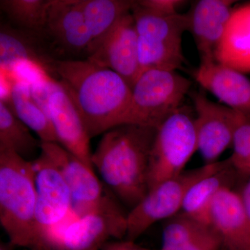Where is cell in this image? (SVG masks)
<instances>
[{"mask_svg":"<svg viewBox=\"0 0 250 250\" xmlns=\"http://www.w3.org/2000/svg\"><path fill=\"white\" fill-rule=\"evenodd\" d=\"M47 75L70 95L90 139L124 125L131 88L116 72L88 59L54 60Z\"/></svg>","mask_w":250,"mask_h":250,"instance_id":"obj_1","label":"cell"},{"mask_svg":"<svg viewBox=\"0 0 250 250\" xmlns=\"http://www.w3.org/2000/svg\"><path fill=\"white\" fill-rule=\"evenodd\" d=\"M156 130L120 125L103 134L92 154L94 168L115 197L131 209L149 191V156Z\"/></svg>","mask_w":250,"mask_h":250,"instance_id":"obj_2","label":"cell"},{"mask_svg":"<svg viewBox=\"0 0 250 250\" xmlns=\"http://www.w3.org/2000/svg\"><path fill=\"white\" fill-rule=\"evenodd\" d=\"M36 208L32 161L0 148V223L15 247L31 250L34 244Z\"/></svg>","mask_w":250,"mask_h":250,"instance_id":"obj_3","label":"cell"},{"mask_svg":"<svg viewBox=\"0 0 250 250\" xmlns=\"http://www.w3.org/2000/svg\"><path fill=\"white\" fill-rule=\"evenodd\" d=\"M131 14L139 41L141 72L150 69L177 71L187 62L182 36L188 31V14L162 16L143 8L135 1Z\"/></svg>","mask_w":250,"mask_h":250,"instance_id":"obj_4","label":"cell"},{"mask_svg":"<svg viewBox=\"0 0 250 250\" xmlns=\"http://www.w3.org/2000/svg\"><path fill=\"white\" fill-rule=\"evenodd\" d=\"M191 81L177 71L150 69L141 72L131 88L124 125L158 128L182 107Z\"/></svg>","mask_w":250,"mask_h":250,"instance_id":"obj_5","label":"cell"},{"mask_svg":"<svg viewBox=\"0 0 250 250\" xmlns=\"http://www.w3.org/2000/svg\"><path fill=\"white\" fill-rule=\"evenodd\" d=\"M36 191L35 239L32 250H44L77 216L70 188L50 159L40 152L32 161Z\"/></svg>","mask_w":250,"mask_h":250,"instance_id":"obj_6","label":"cell"},{"mask_svg":"<svg viewBox=\"0 0 250 250\" xmlns=\"http://www.w3.org/2000/svg\"><path fill=\"white\" fill-rule=\"evenodd\" d=\"M229 162L228 159L184 171L149 190L128 213L125 240L134 242L154 223L177 214L182 209L189 189L200 179L223 168Z\"/></svg>","mask_w":250,"mask_h":250,"instance_id":"obj_7","label":"cell"},{"mask_svg":"<svg viewBox=\"0 0 250 250\" xmlns=\"http://www.w3.org/2000/svg\"><path fill=\"white\" fill-rule=\"evenodd\" d=\"M194 118L182 106L156 130L149 156V190L184 171L197 150Z\"/></svg>","mask_w":250,"mask_h":250,"instance_id":"obj_8","label":"cell"},{"mask_svg":"<svg viewBox=\"0 0 250 250\" xmlns=\"http://www.w3.org/2000/svg\"><path fill=\"white\" fill-rule=\"evenodd\" d=\"M127 214L106 194L93 209L72 219L45 250H101L111 238H125Z\"/></svg>","mask_w":250,"mask_h":250,"instance_id":"obj_9","label":"cell"},{"mask_svg":"<svg viewBox=\"0 0 250 250\" xmlns=\"http://www.w3.org/2000/svg\"><path fill=\"white\" fill-rule=\"evenodd\" d=\"M81 0H48L45 21L38 31L53 60H85L92 42L81 9Z\"/></svg>","mask_w":250,"mask_h":250,"instance_id":"obj_10","label":"cell"},{"mask_svg":"<svg viewBox=\"0 0 250 250\" xmlns=\"http://www.w3.org/2000/svg\"><path fill=\"white\" fill-rule=\"evenodd\" d=\"M191 98L197 114L194 123L197 150L206 164H213L232 146L235 130L243 113L211 101L202 91L191 94Z\"/></svg>","mask_w":250,"mask_h":250,"instance_id":"obj_11","label":"cell"},{"mask_svg":"<svg viewBox=\"0 0 250 250\" xmlns=\"http://www.w3.org/2000/svg\"><path fill=\"white\" fill-rule=\"evenodd\" d=\"M48 88L47 113L57 143L94 170L90 138L80 112L62 85L49 76Z\"/></svg>","mask_w":250,"mask_h":250,"instance_id":"obj_12","label":"cell"},{"mask_svg":"<svg viewBox=\"0 0 250 250\" xmlns=\"http://www.w3.org/2000/svg\"><path fill=\"white\" fill-rule=\"evenodd\" d=\"M88 59L116 72L132 88L141 67L137 31L131 12L122 18Z\"/></svg>","mask_w":250,"mask_h":250,"instance_id":"obj_13","label":"cell"},{"mask_svg":"<svg viewBox=\"0 0 250 250\" xmlns=\"http://www.w3.org/2000/svg\"><path fill=\"white\" fill-rule=\"evenodd\" d=\"M41 151L62 174L71 192L77 216L97 207L104 198L103 184L93 169L58 143H41Z\"/></svg>","mask_w":250,"mask_h":250,"instance_id":"obj_14","label":"cell"},{"mask_svg":"<svg viewBox=\"0 0 250 250\" xmlns=\"http://www.w3.org/2000/svg\"><path fill=\"white\" fill-rule=\"evenodd\" d=\"M236 1L200 0L187 13L201 62H215V54Z\"/></svg>","mask_w":250,"mask_h":250,"instance_id":"obj_15","label":"cell"},{"mask_svg":"<svg viewBox=\"0 0 250 250\" xmlns=\"http://www.w3.org/2000/svg\"><path fill=\"white\" fill-rule=\"evenodd\" d=\"M210 224L218 231L226 250H250V217L240 193L225 188L215 197Z\"/></svg>","mask_w":250,"mask_h":250,"instance_id":"obj_16","label":"cell"},{"mask_svg":"<svg viewBox=\"0 0 250 250\" xmlns=\"http://www.w3.org/2000/svg\"><path fill=\"white\" fill-rule=\"evenodd\" d=\"M193 77L225 106L250 116V80L245 74L211 62H201Z\"/></svg>","mask_w":250,"mask_h":250,"instance_id":"obj_17","label":"cell"},{"mask_svg":"<svg viewBox=\"0 0 250 250\" xmlns=\"http://www.w3.org/2000/svg\"><path fill=\"white\" fill-rule=\"evenodd\" d=\"M53 59L49 57L38 31L24 30L1 23L0 26V65L14 71L21 62H28L48 74Z\"/></svg>","mask_w":250,"mask_h":250,"instance_id":"obj_18","label":"cell"},{"mask_svg":"<svg viewBox=\"0 0 250 250\" xmlns=\"http://www.w3.org/2000/svg\"><path fill=\"white\" fill-rule=\"evenodd\" d=\"M215 61L242 73H250V1L233 6Z\"/></svg>","mask_w":250,"mask_h":250,"instance_id":"obj_19","label":"cell"},{"mask_svg":"<svg viewBox=\"0 0 250 250\" xmlns=\"http://www.w3.org/2000/svg\"><path fill=\"white\" fill-rule=\"evenodd\" d=\"M8 98L4 101L15 116L34 131L41 142L57 143L50 119L36 101L29 82L21 79L14 80Z\"/></svg>","mask_w":250,"mask_h":250,"instance_id":"obj_20","label":"cell"},{"mask_svg":"<svg viewBox=\"0 0 250 250\" xmlns=\"http://www.w3.org/2000/svg\"><path fill=\"white\" fill-rule=\"evenodd\" d=\"M237 175L229 161L223 168L200 179L188 191L182 212L202 223L211 225L210 208L215 197L222 189L231 188Z\"/></svg>","mask_w":250,"mask_h":250,"instance_id":"obj_21","label":"cell"},{"mask_svg":"<svg viewBox=\"0 0 250 250\" xmlns=\"http://www.w3.org/2000/svg\"><path fill=\"white\" fill-rule=\"evenodd\" d=\"M134 3L130 0H81V9L91 39V54L122 18L131 12Z\"/></svg>","mask_w":250,"mask_h":250,"instance_id":"obj_22","label":"cell"},{"mask_svg":"<svg viewBox=\"0 0 250 250\" xmlns=\"http://www.w3.org/2000/svg\"><path fill=\"white\" fill-rule=\"evenodd\" d=\"M30 129L15 116L4 100L0 99V148L14 151L31 161L40 151L41 141Z\"/></svg>","mask_w":250,"mask_h":250,"instance_id":"obj_23","label":"cell"},{"mask_svg":"<svg viewBox=\"0 0 250 250\" xmlns=\"http://www.w3.org/2000/svg\"><path fill=\"white\" fill-rule=\"evenodd\" d=\"M212 225L202 223L184 212L166 220L161 250H179L207 232Z\"/></svg>","mask_w":250,"mask_h":250,"instance_id":"obj_24","label":"cell"},{"mask_svg":"<svg viewBox=\"0 0 250 250\" xmlns=\"http://www.w3.org/2000/svg\"><path fill=\"white\" fill-rule=\"evenodd\" d=\"M48 0H1L0 9L9 24L18 29L39 31L45 21Z\"/></svg>","mask_w":250,"mask_h":250,"instance_id":"obj_25","label":"cell"},{"mask_svg":"<svg viewBox=\"0 0 250 250\" xmlns=\"http://www.w3.org/2000/svg\"><path fill=\"white\" fill-rule=\"evenodd\" d=\"M233 153L229 158L238 175L250 177V116L242 114L234 135Z\"/></svg>","mask_w":250,"mask_h":250,"instance_id":"obj_26","label":"cell"},{"mask_svg":"<svg viewBox=\"0 0 250 250\" xmlns=\"http://www.w3.org/2000/svg\"><path fill=\"white\" fill-rule=\"evenodd\" d=\"M223 248L221 237L212 226L207 232L179 250H220Z\"/></svg>","mask_w":250,"mask_h":250,"instance_id":"obj_27","label":"cell"},{"mask_svg":"<svg viewBox=\"0 0 250 250\" xmlns=\"http://www.w3.org/2000/svg\"><path fill=\"white\" fill-rule=\"evenodd\" d=\"M136 1L142 7L162 16L179 14V8L186 2L181 0H139Z\"/></svg>","mask_w":250,"mask_h":250,"instance_id":"obj_28","label":"cell"},{"mask_svg":"<svg viewBox=\"0 0 250 250\" xmlns=\"http://www.w3.org/2000/svg\"><path fill=\"white\" fill-rule=\"evenodd\" d=\"M101 250H150L141 248L135 244L134 242L126 241H115L106 242Z\"/></svg>","mask_w":250,"mask_h":250,"instance_id":"obj_29","label":"cell"},{"mask_svg":"<svg viewBox=\"0 0 250 250\" xmlns=\"http://www.w3.org/2000/svg\"><path fill=\"white\" fill-rule=\"evenodd\" d=\"M245 207L250 217V177L240 193Z\"/></svg>","mask_w":250,"mask_h":250,"instance_id":"obj_30","label":"cell"},{"mask_svg":"<svg viewBox=\"0 0 250 250\" xmlns=\"http://www.w3.org/2000/svg\"><path fill=\"white\" fill-rule=\"evenodd\" d=\"M14 245L11 244L9 241V243L1 242L0 243V250H14Z\"/></svg>","mask_w":250,"mask_h":250,"instance_id":"obj_31","label":"cell"},{"mask_svg":"<svg viewBox=\"0 0 250 250\" xmlns=\"http://www.w3.org/2000/svg\"><path fill=\"white\" fill-rule=\"evenodd\" d=\"M225 250V248H222V249H221V250Z\"/></svg>","mask_w":250,"mask_h":250,"instance_id":"obj_32","label":"cell"},{"mask_svg":"<svg viewBox=\"0 0 250 250\" xmlns=\"http://www.w3.org/2000/svg\"></svg>","mask_w":250,"mask_h":250,"instance_id":"obj_33","label":"cell"}]
</instances>
